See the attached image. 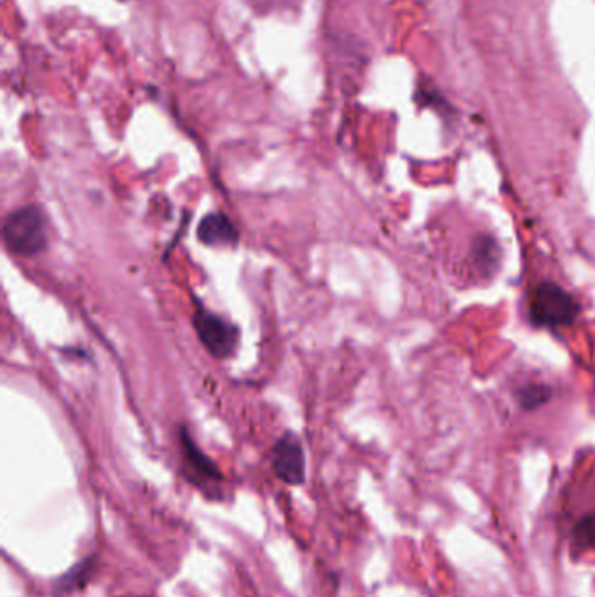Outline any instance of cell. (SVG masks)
<instances>
[{
  "instance_id": "6da1fadb",
  "label": "cell",
  "mask_w": 595,
  "mask_h": 597,
  "mask_svg": "<svg viewBox=\"0 0 595 597\" xmlns=\"http://www.w3.org/2000/svg\"><path fill=\"white\" fill-rule=\"evenodd\" d=\"M2 241L18 257H34L46 250L48 229L37 205H24L9 212L2 224Z\"/></svg>"
},
{
  "instance_id": "5b68a950",
  "label": "cell",
  "mask_w": 595,
  "mask_h": 597,
  "mask_svg": "<svg viewBox=\"0 0 595 597\" xmlns=\"http://www.w3.org/2000/svg\"><path fill=\"white\" fill-rule=\"evenodd\" d=\"M271 465L274 476L288 486H301L306 480V454L301 438L293 431H285L274 442Z\"/></svg>"
},
{
  "instance_id": "7a4b0ae2",
  "label": "cell",
  "mask_w": 595,
  "mask_h": 597,
  "mask_svg": "<svg viewBox=\"0 0 595 597\" xmlns=\"http://www.w3.org/2000/svg\"><path fill=\"white\" fill-rule=\"evenodd\" d=\"M529 314L536 327L561 329L571 325L578 318L580 304L561 285L543 282L534 290Z\"/></svg>"
},
{
  "instance_id": "8992f818",
  "label": "cell",
  "mask_w": 595,
  "mask_h": 597,
  "mask_svg": "<svg viewBox=\"0 0 595 597\" xmlns=\"http://www.w3.org/2000/svg\"><path fill=\"white\" fill-rule=\"evenodd\" d=\"M197 239L206 246H235L238 245L239 231L235 222L222 214L214 212L203 217L197 224Z\"/></svg>"
},
{
  "instance_id": "52a82bcc",
  "label": "cell",
  "mask_w": 595,
  "mask_h": 597,
  "mask_svg": "<svg viewBox=\"0 0 595 597\" xmlns=\"http://www.w3.org/2000/svg\"><path fill=\"white\" fill-rule=\"evenodd\" d=\"M96 568H98L96 555H88L86 559L77 563L67 573L62 574L54 582V589H53L54 596H72V594L81 592L82 589H86L88 583L91 582V578L95 576Z\"/></svg>"
},
{
  "instance_id": "9c48e42d",
  "label": "cell",
  "mask_w": 595,
  "mask_h": 597,
  "mask_svg": "<svg viewBox=\"0 0 595 597\" xmlns=\"http://www.w3.org/2000/svg\"><path fill=\"white\" fill-rule=\"evenodd\" d=\"M552 391L545 384H525L517 391V400L524 409H536L548 402Z\"/></svg>"
},
{
  "instance_id": "3957f363",
  "label": "cell",
  "mask_w": 595,
  "mask_h": 597,
  "mask_svg": "<svg viewBox=\"0 0 595 597\" xmlns=\"http://www.w3.org/2000/svg\"><path fill=\"white\" fill-rule=\"evenodd\" d=\"M178 442H180L186 478L199 491H203L206 498L220 500L222 498L220 484L224 480V476L216 467V463L210 456H206L199 449V446L192 440L189 430L186 427H180L178 430Z\"/></svg>"
},
{
  "instance_id": "ba28073f",
  "label": "cell",
  "mask_w": 595,
  "mask_h": 597,
  "mask_svg": "<svg viewBox=\"0 0 595 597\" xmlns=\"http://www.w3.org/2000/svg\"><path fill=\"white\" fill-rule=\"evenodd\" d=\"M572 544L580 550L595 549V512L576 523L572 529Z\"/></svg>"
},
{
  "instance_id": "277c9868",
  "label": "cell",
  "mask_w": 595,
  "mask_h": 597,
  "mask_svg": "<svg viewBox=\"0 0 595 597\" xmlns=\"http://www.w3.org/2000/svg\"><path fill=\"white\" fill-rule=\"evenodd\" d=\"M192 325L201 344L215 359H229L236 351L238 327L229 323L224 316L197 303V310L192 314Z\"/></svg>"
}]
</instances>
